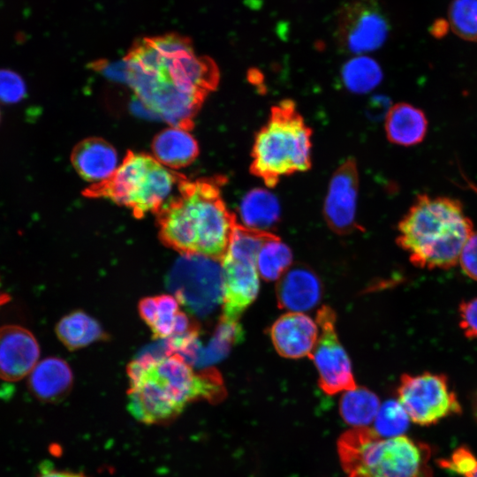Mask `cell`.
<instances>
[{"mask_svg":"<svg viewBox=\"0 0 477 477\" xmlns=\"http://www.w3.org/2000/svg\"><path fill=\"white\" fill-rule=\"evenodd\" d=\"M126 81L138 99L170 125L190 129L219 72L196 55L191 41L165 34L136 41L123 59Z\"/></svg>","mask_w":477,"mask_h":477,"instance_id":"1","label":"cell"},{"mask_svg":"<svg viewBox=\"0 0 477 477\" xmlns=\"http://www.w3.org/2000/svg\"><path fill=\"white\" fill-rule=\"evenodd\" d=\"M127 375V409L135 420L148 425L174 419L196 400L217 402L226 393L216 369L195 371L178 353L142 355L131 361Z\"/></svg>","mask_w":477,"mask_h":477,"instance_id":"2","label":"cell"},{"mask_svg":"<svg viewBox=\"0 0 477 477\" xmlns=\"http://www.w3.org/2000/svg\"><path fill=\"white\" fill-rule=\"evenodd\" d=\"M223 182V178H213L181 183L156 213L163 244L182 254L222 261L237 223L221 196Z\"/></svg>","mask_w":477,"mask_h":477,"instance_id":"3","label":"cell"},{"mask_svg":"<svg viewBox=\"0 0 477 477\" xmlns=\"http://www.w3.org/2000/svg\"><path fill=\"white\" fill-rule=\"evenodd\" d=\"M397 242L414 266L447 269L458 263L473 233L462 204L449 197H417L398 227Z\"/></svg>","mask_w":477,"mask_h":477,"instance_id":"4","label":"cell"},{"mask_svg":"<svg viewBox=\"0 0 477 477\" xmlns=\"http://www.w3.org/2000/svg\"><path fill=\"white\" fill-rule=\"evenodd\" d=\"M337 450L347 477H433L431 448L405 435L382 437L356 428L340 437Z\"/></svg>","mask_w":477,"mask_h":477,"instance_id":"5","label":"cell"},{"mask_svg":"<svg viewBox=\"0 0 477 477\" xmlns=\"http://www.w3.org/2000/svg\"><path fill=\"white\" fill-rule=\"evenodd\" d=\"M311 129L295 103L284 100L271 108L266 125L257 132L250 170L266 186L311 167Z\"/></svg>","mask_w":477,"mask_h":477,"instance_id":"6","label":"cell"},{"mask_svg":"<svg viewBox=\"0 0 477 477\" xmlns=\"http://www.w3.org/2000/svg\"><path fill=\"white\" fill-rule=\"evenodd\" d=\"M185 179L153 155L129 152L110 180L90 186L85 194L110 199L140 217L149 212L156 214Z\"/></svg>","mask_w":477,"mask_h":477,"instance_id":"7","label":"cell"},{"mask_svg":"<svg viewBox=\"0 0 477 477\" xmlns=\"http://www.w3.org/2000/svg\"><path fill=\"white\" fill-rule=\"evenodd\" d=\"M167 287L193 315L205 317L223 304V276L220 261L182 254L168 274Z\"/></svg>","mask_w":477,"mask_h":477,"instance_id":"8","label":"cell"},{"mask_svg":"<svg viewBox=\"0 0 477 477\" xmlns=\"http://www.w3.org/2000/svg\"><path fill=\"white\" fill-rule=\"evenodd\" d=\"M397 392L410 420L420 426H432L462 412L456 393L443 374H405Z\"/></svg>","mask_w":477,"mask_h":477,"instance_id":"9","label":"cell"},{"mask_svg":"<svg viewBox=\"0 0 477 477\" xmlns=\"http://www.w3.org/2000/svg\"><path fill=\"white\" fill-rule=\"evenodd\" d=\"M389 23L377 0H351L339 10L336 38L345 51L363 54L385 42Z\"/></svg>","mask_w":477,"mask_h":477,"instance_id":"10","label":"cell"},{"mask_svg":"<svg viewBox=\"0 0 477 477\" xmlns=\"http://www.w3.org/2000/svg\"><path fill=\"white\" fill-rule=\"evenodd\" d=\"M316 323L321 334L309 358L318 371L320 387L329 395L355 389L352 364L338 339L333 309L322 307L317 312Z\"/></svg>","mask_w":477,"mask_h":477,"instance_id":"11","label":"cell"},{"mask_svg":"<svg viewBox=\"0 0 477 477\" xmlns=\"http://www.w3.org/2000/svg\"><path fill=\"white\" fill-rule=\"evenodd\" d=\"M358 189L356 161L348 158L332 175L323 204L324 219L337 234H348L359 229L355 218Z\"/></svg>","mask_w":477,"mask_h":477,"instance_id":"12","label":"cell"},{"mask_svg":"<svg viewBox=\"0 0 477 477\" xmlns=\"http://www.w3.org/2000/svg\"><path fill=\"white\" fill-rule=\"evenodd\" d=\"M223 297L221 318L238 322L242 313L254 302L259 292L256 264L224 255L222 261Z\"/></svg>","mask_w":477,"mask_h":477,"instance_id":"13","label":"cell"},{"mask_svg":"<svg viewBox=\"0 0 477 477\" xmlns=\"http://www.w3.org/2000/svg\"><path fill=\"white\" fill-rule=\"evenodd\" d=\"M40 347L33 333L19 325L0 327V378L15 382L38 363Z\"/></svg>","mask_w":477,"mask_h":477,"instance_id":"14","label":"cell"},{"mask_svg":"<svg viewBox=\"0 0 477 477\" xmlns=\"http://www.w3.org/2000/svg\"><path fill=\"white\" fill-rule=\"evenodd\" d=\"M316 322L303 313L288 312L275 321L269 336L276 352L284 358L310 356L317 339Z\"/></svg>","mask_w":477,"mask_h":477,"instance_id":"15","label":"cell"},{"mask_svg":"<svg viewBox=\"0 0 477 477\" xmlns=\"http://www.w3.org/2000/svg\"><path fill=\"white\" fill-rule=\"evenodd\" d=\"M76 172L91 186L110 180L120 165L116 148L101 138H87L78 143L71 155Z\"/></svg>","mask_w":477,"mask_h":477,"instance_id":"16","label":"cell"},{"mask_svg":"<svg viewBox=\"0 0 477 477\" xmlns=\"http://www.w3.org/2000/svg\"><path fill=\"white\" fill-rule=\"evenodd\" d=\"M322 284L307 267L298 265L284 272L276 284L278 307L289 312L303 313L320 301Z\"/></svg>","mask_w":477,"mask_h":477,"instance_id":"17","label":"cell"},{"mask_svg":"<svg viewBox=\"0 0 477 477\" xmlns=\"http://www.w3.org/2000/svg\"><path fill=\"white\" fill-rule=\"evenodd\" d=\"M73 381L67 362L57 357L39 361L28 375V388L40 400L54 402L64 398Z\"/></svg>","mask_w":477,"mask_h":477,"instance_id":"18","label":"cell"},{"mask_svg":"<svg viewBox=\"0 0 477 477\" xmlns=\"http://www.w3.org/2000/svg\"><path fill=\"white\" fill-rule=\"evenodd\" d=\"M153 156L163 165L176 170L191 164L199 154V146L189 129L170 125L152 141Z\"/></svg>","mask_w":477,"mask_h":477,"instance_id":"19","label":"cell"},{"mask_svg":"<svg viewBox=\"0 0 477 477\" xmlns=\"http://www.w3.org/2000/svg\"><path fill=\"white\" fill-rule=\"evenodd\" d=\"M427 130L425 114L410 103H397L386 115L385 132L393 144L405 147L419 144L425 138Z\"/></svg>","mask_w":477,"mask_h":477,"instance_id":"20","label":"cell"},{"mask_svg":"<svg viewBox=\"0 0 477 477\" xmlns=\"http://www.w3.org/2000/svg\"><path fill=\"white\" fill-rule=\"evenodd\" d=\"M238 212L243 225L266 231L279 221L280 206L272 193L264 188H254L243 197Z\"/></svg>","mask_w":477,"mask_h":477,"instance_id":"21","label":"cell"},{"mask_svg":"<svg viewBox=\"0 0 477 477\" xmlns=\"http://www.w3.org/2000/svg\"><path fill=\"white\" fill-rule=\"evenodd\" d=\"M56 334L69 350L85 347L106 337L99 322L82 311L64 316L56 326Z\"/></svg>","mask_w":477,"mask_h":477,"instance_id":"22","label":"cell"},{"mask_svg":"<svg viewBox=\"0 0 477 477\" xmlns=\"http://www.w3.org/2000/svg\"><path fill=\"white\" fill-rule=\"evenodd\" d=\"M381 405L378 397L369 390L356 387L344 391L340 401V413L347 423L365 428L373 422Z\"/></svg>","mask_w":477,"mask_h":477,"instance_id":"23","label":"cell"},{"mask_svg":"<svg viewBox=\"0 0 477 477\" xmlns=\"http://www.w3.org/2000/svg\"><path fill=\"white\" fill-rule=\"evenodd\" d=\"M382 80V72L374 59L360 56L348 61L342 70L344 87L352 93L364 94L376 87Z\"/></svg>","mask_w":477,"mask_h":477,"instance_id":"24","label":"cell"},{"mask_svg":"<svg viewBox=\"0 0 477 477\" xmlns=\"http://www.w3.org/2000/svg\"><path fill=\"white\" fill-rule=\"evenodd\" d=\"M292 261V254L280 238L267 241L261 248L257 259L258 274L266 281L278 280Z\"/></svg>","mask_w":477,"mask_h":477,"instance_id":"25","label":"cell"},{"mask_svg":"<svg viewBox=\"0 0 477 477\" xmlns=\"http://www.w3.org/2000/svg\"><path fill=\"white\" fill-rule=\"evenodd\" d=\"M242 337L243 330L238 322L220 318L214 337L205 349L198 352L194 363L207 365L219 361Z\"/></svg>","mask_w":477,"mask_h":477,"instance_id":"26","label":"cell"},{"mask_svg":"<svg viewBox=\"0 0 477 477\" xmlns=\"http://www.w3.org/2000/svg\"><path fill=\"white\" fill-rule=\"evenodd\" d=\"M449 26L460 38L477 42V0H453Z\"/></svg>","mask_w":477,"mask_h":477,"instance_id":"27","label":"cell"},{"mask_svg":"<svg viewBox=\"0 0 477 477\" xmlns=\"http://www.w3.org/2000/svg\"><path fill=\"white\" fill-rule=\"evenodd\" d=\"M409 420L408 414L398 400H388L381 405L374 420L373 429L382 437L403 435Z\"/></svg>","mask_w":477,"mask_h":477,"instance_id":"28","label":"cell"},{"mask_svg":"<svg viewBox=\"0 0 477 477\" xmlns=\"http://www.w3.org/2000/svg\"><path fill=\"white\" fill-rule=\"evenodd\" d=\"M155 312L149 328L155 338L167 339L173 335L180 312L179 301L170 294L155 296Z\"/></svg>","mask_w":477,"mask_h":477,"instance_id":"29","label":"cell"},{"mask_svg":"<svg viewBox=\"0 0 477 477\" xmlns=\"http://www.w3.org/2000/svg\"><path fill=\"white\" fill-rule=\"evenodd\" d=\"M438 465L461 477L477 476V457L464 445L457 448L450 458L438 460Z\"/></svg>","mask_w":477,"mask_h":477,"instance_id":"30","label":"cell"},{"mask_svg":"<svg viewBox=\"0 0 477 477\" xmlns=\"http://www.w3.org/2000/svg\"><path fill=\"white\" fill-rule=\"evenodd\" d=\"M26 86L23 78L16 72L0 69V102L17 103L24 99Z\"/></svg>","mask_w":477,"mask_h":477,"instance_id":"31","label":"cell"},{"mask_svg":"<svg viewBox=\"0 0 477 477\" xmlns=\"http://www.w3.org/2000/svg\"><path fill=\"white\" fill-rule=\"evenodd\" d=\"M459 326L464 335L477 338V297L462 301L458 307Z\"/></svg>","mask_w":477,"mask_h":477,"instance_id":"32","label":"cell"},{"mask_svg":"<svg viewBox=\"0 0 477 477\" xmlns=\"http://www.w3.org/2000/svg\"><path fill=\"white\" fill-rule=\"evenodd\" d=\"M458 263L466 276L477 281V231H473L465 244Z\"/></svg>","mask_w":477,"mask_h":477,"instance_id":"33","label":"cell"},{"mask_svg":"<svg viewBox=\"0 0 477 477\" xmlns=\"http://www.w3.org/2000/svg\"><path fill=\"white\" fill-rule=\"evenodd\" d=\"M39 477H87L79 473H72L61 470H44Z\"/></svg>","mask_w":477,"mask_h":477,"instance_id":"34","label":"cell"},{"mask_svg":"<svg viewBox=\"0 0 477 477\" xmlns=\"http://www.w3.org/2000/svg\"><path fill=\"white\" fill-rule=\"evenodd\" d=\"M472 410H473V415L477 422V390L474 392L472 399Z\"/></svg>","mask_w":477,"mask_h":477,"instance_id":"35","label":"cell"},{"mask_svg":"<svg viewBox=\"0 0 477 477\" xmlns=\"http://www.w3.org/2000/svg\"><path fill=\"white\" fill-rule=\"evenodd\" d=\"M10 297L2 291L0 284V307L9 301Z\"/></svg>","mask_w":477,"mask_h":477,"instance_id":"36","label":"cell"},{"mask_svg":"<svg viewBox=\"0 0 477 477\" xmlns=\"http://www.w3.org/2000/svg\"><path fill=\"white\" fill-rule=\"evenodd\" d=\"M0 117H1V114H0Z\"/></svg>","mask_w":477,"mask_h":477,"instance_id":"37","label":"cell"},{"mask_svg":"<svg viewBox=\"0 0 477 477\" xmlns=\"http://www.w3.org/2000/svg\"><path fill=\"white\" fill-rule=\"evenodd\" d=\"M477 477V476H476Z\"/></svg>","mask_w":477,"mask_h":477,"instance_id":"38","label":"cell"}]
</instances>
